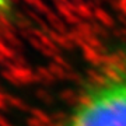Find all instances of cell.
<instances>
[{"instance_id": "cell-1", "label": "cell", "mask_w": 126, "mask_h": 126, "mask_svg": "<svg viewBox=\"0 0 126 126\" xmlns=\"http://www.w3.org/2000/svg\"><path fill=\"white\" fill-rule=\"evenodd\" d=\"M62 126H126V55L91 79Z\"/></svg>"}, {"instance_id": "cell-2", "label": "cell", "mask_w": 126, "mask_h": 126, "mask_svg": "<svg viewBox=\"0 0 126 126\" xmlns=\"http://www.w3.org/2000/svg\"><path fill=\"white\" fill-rule=\"evenodd\" d=\"M13 13V0H0V18L9 17Z\"/></svg>"}]
</instances>
